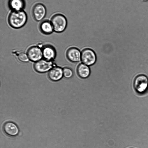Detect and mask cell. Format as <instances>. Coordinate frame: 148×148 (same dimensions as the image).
<instances>
[{
	"instance_id": "1",
	"label": "cell",
	"mask_w": 148,
	"mask_h": 148,
	"mask_svg": "<svg viewBox=\"0 0 148 148\" xmlns=\"http://www.w3.org/2000/svg\"><path fill=\"white\" fill-rule=\"evenodd\" d=\"M27 20V14L23 10L12 11L10 13L8 18L9 25L15 29L22 27L25 25Z\"/></svg>"
},
{
	"instance_id": "2",
	"label": "cell",
	"mask_w": 148,
	"mask_h": 148,
	"mask_svg": "<svg viewBox=\"0 0 148 148\" xmlns=\"http://www.w3.org/2000/svg\"><path fill=\"white\" fill-rule=\"evenodd\" d=\"M50 21L53 31L57 33L63 32L67 27V21L66 18L63 15L61 14H54L51 17Z\"/></svg>"
},
{
	"instance_id": "3",
	"label": "cell",
	"mask_w": 148,
	"mask_h": 148,
	"mask_svg": "<svg viewBox=\"0 0 148 148\" xmlns=\"http://www.w3.org/2000/svg\"><path fill=\"white\" fill-rule=\"evenodd\" d=\"M96 61V55L92 49L86 48L82 51L81 61L82 63L90 66L93 65Z\"/></svg>"
},
{
	"instance_id": "4",
	"label": "cell",
	"mask_w": 148,
	"mask_h": 148,
	"mask_svg": "<svg viewBox=\"0 0 148 148\" xmlns=\"http://www.w3.org/2000/svg\"><path fill=\"white\" fill-rule=\"evenodd\" d=\"M55 66L52 61L42 59L35 62L34 64L33 67L36 72L39 73H44L49 72Z\"/></svg>"
},
{
	"instance_id": "5",
	"label": "cell",
	"mask_w": 148,
	"mask_h": 148,
	"mask_svg": "<svg viewBox=\"0 0 148 148\" xmlns=\"http://www.w3.org/2000/svg\"><path fill=\"white\" fill-rule=\"evenodd\" d=\"M134 86L135 89L138 92H144L148 87V78L143 75L138 76L134 80Z\"/></svg>"
},
{
	"instance_id": "6",
	"label": "cell",
	"mask_w": 148,
	"mask_h": 148,
	"mask_svg": "<svg viewBox=\"0 0 148 148\" xmlns=\"http://www.w3.org/2000/svg\"><path fill=\"white\" fill-rule=\"evenodd\" d=\"M27 54L29 60L36 62L43 58L42 49L37 46H33L27 49Z\"/></svg>"
},
{
	"instance_id": "7",
	"label": "cell",
	"mask_w": 148,
	"mask_h": 148,
	"mask_svg": "<svg viewBox=\"0 0 148 148\" xmlns=\"http://www.w3.org/2000/svg\"><path fill=\"white\" fill-rule=\"evenodd\" d=\"M46 9L42 4L38 3L35 4L32 10V14L34 19L37 21L42 20L45 16Z\"/></svg>"
},
{
	"instance_id": "8",
	"label": "cell",
	"mask_w": 148,
	"mask_h": 148,
	"mask_svg": "<svg viewBox=\"0 0 148 148\" xmlns=\"http://www.w3.org/2000/svg\"><path fill=\"white\" fill-rule=\"evenodd\" d=\"M67 59L73 63H77L81 61V51L75 47H72L69 48L66 53Z\"/></svg>"
},
{
	"instance_id": "9",
	"label": "cell",
	"mask_w": 148,
	"mask_h": 148,
	"mask_svg": "<svg viewBox=\"0 0 148 148\" xmlns=\"http://www.w3.org/2000/svg\"><path fill=\"white\" fill-rule=\"evenodd\" d=\"M43 58L47 60L52 61L56 57V52L55 48L52 45H47L42 48Z\"/></svg>"
},
{
	"instance_id": "10",
	"label": "cell",
	"mask_w": 148,
	"mask_h": 148,
	"mask_svg": "<svg viewBox=\"0 0 148 148\" xmlns=\"http://www.w3.org/2000/svg\"><path fill=\"white\" fill-rule=\"evenodd\" d=\"M3 129L5 133L10 137L16 136L19 132V129L17 126L11 122L5 123L3 125Z\"/></svg>"
},
{
	"instance_id": "11",
	"label": "cell",
	"mask_w": 148,
	"mask_h": 148,
	"mask_svg": "<svg viewBox=\"0 0 148 148\" xmlns=\"http://www.w3.org/2000/svg\"><path fill=\"white\" fill-rule=\"evenodd\" d=\"M48 76L49 79L52 81H59L63 77V69L55 66L49 71Z\"/></svg>"
},
{
	"instance_id": "12",
	"label": "cell",
	"mask_w": 148,
	"mask_h": 148,
	"mask_svg": "<svg viewBox=\"0 0 148 148\" xmlns=\"http://www.w3.org/2000/svg\"><path fill=\"white\" fill-rule=\"evenodd\" d=\"M76 71L79 77L83 79L88 77L91 73L89 66L82 63L78 65Z\"/></svg>"
},
{
	"instance_id": "13",
	"label": "cell",
	"mask_w": 148,
	"mask_h": 148,
	"mask_svg": "<svg viewBox=\"0 0 148 148\" xmlns=\"http://www.w3.org/2000/svg\"><path fill=\"white\" fill-rule=\"evenodd\" d=\"M39 27L41 32L45 34H50L54 31L50 21L48 20H45L41 22Z\"/></svg>"
},
{
	"instance_id": "14",
	"label": "cell",
	"mask_w": 148,
	"mask_h": 148,
	"mask_svg": "<svg viewBox=\"0 0 148 148\" xmlns=\"http://www.w3.org/2000/svg\"><path fill=\"white\" fill-rule=\"evenodd\" d=\"M8 4L12 11L23 10L25 6V0H9Z\"/></svg>"
},
{
	"instance_id": "15",
	"label": "cell",
	"mask_w": 148,
	"mask_h": 148,
	"mask_svg": "<svg viewBox=\"0 0 148 148\" xmlns=\"http://www.w3.org/2000/svg\"><path fill=\"white\" fill-rule=\"evenodd\" d=\"M63 77L66 79L71 78L73 75V70L70 68L64 67L63 68Z\"/></svg>"
},
{
	"instance_id": "16",
	"label": "cell",
	"mask_w": 148,
	"mask_h": 148,
	"mask_svg": "<svg viewBox=\"0 0 148 148\" xmlns=\"http://www.w3.org/2000/svg\"><path fill=\"white\" fill-rule=\"evenodd\" d=\"M17 58L18 60L22 62H26L29 60L27 53L23 52L19 53L18 55Z\"/></svg>"
},
{
	"instance_id": "17",
	"label": "cell",
	"mask_w": 148,
	"mask_h": 148,
	"mask_svg": "<svg viewBox=\"0 0 148 148\" xmlns=\"http://www.w3.org/2000/svg\"><path fill=\"white\" fill-rule=\"evenodd\" d=\"M144 1H148V0H144Z\"/></svg>"
}]
</instances>
